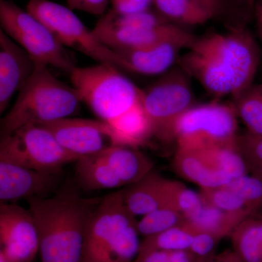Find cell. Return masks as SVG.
<instances>
[{
    "label": "cell",
    "mask_w": 262,
    "mask_h": 262,
    "mask_svg": "<svg viewBox=\"0 0 262 262\" xmlns=\"http://www.w3.org/2000/svg\"><path fill=\"white\" fill-rule=\"evenodd\" d=\"M258 27L260 29V34H261V40H262V16H257Z\"/></svg>",
    "instance_id": "f35d334b"
},
{
    "label": "cell",
    "mask_w": 262,
    "mask_h": 262,
    "mask_svg": "<svg viewBox=\"0 0 262 262\" xmlns=\"http://www.w3.org/2000/svg\"><path fill=\"white\" fill-rule=\"evenodd\" d=\"M189 77L180 67L171 69L143 91V106L152 125L154 136L160 141L174 140L177 120L193 106Z\"/></svg>",
    "instance_id": "9c48e42d"
},
{
    "label": "cell",
    "mask_w": 262,
    "mask_h": 262,
    "mask_svg": "<svg viewBox=\"0 0 262 262\" xmlns=\"http://www.w3.org/2000/svg\"><path fill=\"white\" fill-rule=\"evenodd\" d=\"M164 178L151 171L144 178L124 189V202L128 211L137 216L147 214L165 206Z\"/></svg>",
    "instance_id": "d6986e66"
},
{
    "label": "cell",
    "mask_w": 262,
    "mask_h": 262,
    "mask_svg": "<svg viewBox=\"0 0 262 262\" xmlns=\"http://www.w3.org/2000/svg\"><path fill=\"white\" fill-rule=\"evenodd\" d=\"M78 159L41 125H27L1 137L0 160L39 171L58 174L65 165Z\"/></svg>",
    "instance_id": "ba28073f"
},
{
    "label": "cell",
    "mask_w": 262,
    "mask_h": 262,
    "mask_svg": "<svg viewBox=\"0 0 262 262\" xmlns=\"http://www.w3.org/2000/svg\"><path fill=\"white\" fill-rule=\"evenodd\" d=\"M250 217L248 213L226 212L204 204L198 213L186 222L194 233L208 232L222 241L230 237L237 226Z\"/></svg>",
    "instance_id": "ffe728a7"
},
{
    "label": "cell",
    "mask_w": 262,
    "mask_h": 262,
    "mask_svg": "<svg viewBox=\"0 0 262 262\" xmlns=\"http://www.w3.org/2000/svg\"><path fill=\"white\" fill-rule=\"evenodd\" d=\"M163 198L165 206L180 212L187 220L192 218L204 205L201 194L178 181L164 179Z\"/></svg>",
    "instance_id": "484cf974"
},
{
    "label": "cell",
    "mask_w": 262,
    "mask_h": 262,
    "mask_svg": "<svg viewBox=\"0 0 262 262\" xmlns=\"http://www.w3.org/2000/svg\"><path fill=\"white\" fill-rule=\"evenodd\" d=\"M74 0H67V5H68V6H70L71 4H72V3H73Z\"/></svg>",
    "instance_id": "b9f144b4"
},
{
    "label": "cell",
    "mask_w": 262,
    "mask_h": 262,
    "mask_svg": "<svg viewBox=\"0 0 262 262\" xmlns=\"http://www.w3.org/2000/svg\"><path fill=\"white\" fill-rule=\"evenodd\" d=\"M0 23L2 30L23 48L34 61L56 67L70 75L77 67L48 27L13 1L0 0Z\"/></svg>",
    "instance_id": "5b68a950"
},
{
    "label": "cell",
    "mask_w": 262,
    "mask_h": 262,
    "mask_svg": "<svg viewBox=\"0 0 262 262\" xmlns=\"http://www.w3.org/2000/svg\"><path fill=\"white\" fill-rule=\"evenodd\" d=\"M173 164L174 170L180 177L201 188L222 187L232 180L215 165L203 149L177 147Z\"/></svg>",
    "instance_id": "2e32d148"
},
{
    "label": "cell",
    "mask_w": 262,
    "mask_h": 262,
    "mask_svg": "<svg viewBox=\"0 0 262 262\" xmlns=\"http://www.w3.org/2000/svg\"><path fill=\"white\" fill-rule=\"evenodd\" d=\"M254 217H258V218L262 219V211L261 212H260V213H258L257 215H255Z\"/></svg>",
    "instance_id": "7bdbcfd3"
},
{
    "label": "cell",
    "mask_w": 262,
    "mask_h": 262,
    "mask_svg": "<svg viewBox=\"0 0 262 262\" xmlns=\"http://www.w3.org/2000/svg\"><path fill=\"white\" fill-rule=\"evenodd\" d=\"M93 33L104 46L114 50L142 49L165 42H174L188 49L196 36L184 28L167 22L142 28H108L96 24Z\"/></svg>",
    "instance_id": "4fadbf2b"
},
{
    "label": "cell",
    "mask_w": 262,
    "mask_h": 262,
    "mask_svg": "<svg viewBox=\"0 0 262 262\" xmlns=\"http://www.w3.org/2000/svg\"><path fill=\"white\" fill-rule=\"evenodd\" d=\"M208 262H242L233 250H227L220 255H215Z\"/></svg>",
    "instance_id": "74e56055"
},
{
    "label": "cell",
    "mask_w": 262,
    "mask_h": 262,
    "mask_svg": "<svg viewBox=\"0 0 262 262\" xmlns=\"http://www.w3.org/2000/svg\"><path fill=\"white\" fill-rule=\"evenodd\" d=\"M110 63L76 67L70 74L82 102L103 122L112 125L142 105L143 91Z\"/></svg>",
    "instance_id": "277c9868"
},
{
    "label": "cell",
    "mask_w": 262,
    "mask_h": 262,
    "mask_svg": "<svg viewBox=\"0 0 262 262\" xmlns=\"http://www.w3.org/2000/svg\"><path fill=\"white\" fill-rule=\"evenodd\" d=\"M179 65L215 98H235L253 84L260 63L257 43L244 25L196 37Z\"/></svg>",
    "instance_id": "6da1fadb"
},
{
    "label": "cell",
    "mask_w": 262,
    "mask_h": 262,
    "mask_svg": "<svg viewBox=\"0 0 262 262\" xmlns=\"http://www.w3.org/2000/svg\"><path fill=\"white\" fill-rule=\"evenodd\" d=\"M194 234V231L185 221L184 223L160 233L144 237L139 251L155 250L170 252L188 250L192 244Z\"/></svg>",
    "instance_id": "4316f807"
},
{
    "label": "cell",
    "mask_w": 262,
    "mask_h": 262,
    "mask_svg": "<svg viewBox=\"0 0 262 262\" xmlns=\"http://www.w3.org/2000/svg\"><path fill=\"white\" fill-rule=\"evenodd\" d=\"M101 199L85 198L75 187L51 198L28 200L39 232L41 262L83 261L84 232Z\"/></svg>",
    "instance_id": "7a4b0ae2"
},
{
    "label": "cell",
    "mask_w": 262,
    "mask_h": 262,
    "mask_svg": "<svg viewBox=\"0 0 262 262\" xmlns=\"http://www.w3.org/2000/svg\"><path fill=\"white\" fill-rule=\"evenodd\" d=\"M137 222L125 206L124 189L105 196L86 225L82 262L91 261L108 243Z\"/></svg>",
    "instance_id": "8fae6325"
},
{
    "label": "cell",
    "mask_w": 262,
    "mask_h": 262,
    "mask_svg": "<svg viewBox=\"0 0 262 262\" xmlns=\"http://www.w3.org/2000/svg\"><path fill=\"white\" fill-rule=\"evenodd\" d=\"M200 194L204 204L231 213H246L253 216L244 200L227 186L201 188Z\"/></svg>",
    "instance_id": "f546056e"
},
{
    "label": "cell",
    "mask_w": 262,
    "mask_h": 262,
    "mask_svg": "<svg viewBox=\"0 0 262 262\" xmlns=\"http://www.w3.org/2000/svg\"><path fill=\"white\" fill-rule=\"evenodd\" d=\"M233 251L242 262H262V219L250 217L230 236Z\"/></svg>",
    "instance_id": "603a6c76"
},
{
    "label": "cell",
    "mask_w": 262,
    "mask_h": 262,
    "mask_svg": "<svg viewBox=\"0 0 262 262\" xmlns=\"http://www.w3.org/2000/svg\"><path fill=\"white\" fill-rule=\"evenodd\" d=\"M185 49L174 42H165L142 49L114 50L125 63V71L142 75H164L171 70L179 51Z\"/></svg>",
    "instance_id": "e0dca14e"
},
{
    "label": "cell",
    "mask_w": 262,
    "mask_h": 262,
    "mask_svg": "<svg viewBox=\"0 0 262 262\" xmlns=\"http://www.w3.org/2000/svg\"><path fill=\"white\" fill-rule=\"evenodd\" d=\"M217 167L232 179L247 175L246 162L239 152L236 141L230 144L204 148Z\"/></svg>",
    "instance_id": "83f0119b"
},
{
    "label": "cell",
    "mask_w": 262,
    "mask_h": 262,
    "mask_svg": "<svg viewBox=\"0 0 262 262\" xmlns=\"http://www.w3.org/2000/svg\"><path fill=\"white\" fill-rule=\"evenodd\" d=\"M57 175L0 160L1 204L21 199L46 198L56 187Z\"/></svg>",
    "instance_id": "5bb4252c"
},
{
    "label": "cell",
    "mask_w": 262,
    "mask_h": 262,
    "mask_svg": "<svg viewBox=\"0 0 262 262\" xmlns=\"http://www.w3.org/2000/svg\"><path fill=\"white\" fill-rule=\"evenodd\" d=\"M110 4L114 11L130 15L151 9L153 0H110Z\"/></svg>",
    "instance_id": "e575fe53"
},
{
    "label": "cell",
    "mask_w": 262,
    "mask_h": 262,
    "mask_svg": "<svg viewBox=\"0 0 262 262\" xmlns=\"http://www.w3.org/2000/svg\"><path fill=\"white\" fill-rule=\"evenodd\" d=\"M110 0H74L68 6L72 10H79L91 14L102 15L107 9Z\"/></svg>",
    "instance_id": "d590c367"
},
{
    "label": "cell",
    "mask_w": 262,
    "mask_h": 262,
    "mask_svg": "<svg viewBox=\"0 0 262 262\" xmlns=\"http://www.w3.org/2000/svg\"><path fill=\"white\" fill-rule=\"evenodd\" d=\"M38 125L49 130L67 151L79 158L123 145L113 127L101 120L67 117Z\"/></svg>",
    "instance_id": "30bf717a"
},
{
    "label": "cell",
    "mask_w": 262,
    "mask_h": 262,
    "mask_svg": "<svg viewBox=\"0 0 262 262\" xmlns=\"http://www.w3.org/2000/svg\"><path fill=\"white\" fill-rule=\"evenodd\" d=\"M152 8L170 23L184 28L215 19L199 0H153Z\"/></svg>",
    "instance_id": "44dd1931"
},
{
    "label": "cell",
    "mask_w": 262,
    "mask_h": 262,
    "mask_svg": "<svg viewBox=\"0 0 262 262\" xmlns=\"http://www.w3.org/2000/svg\"><path fill=\"white\" fill-rule=\"evenodd\" d=\"M239 152L246 162L248 173L262 179V137L249 133L237 136Z\"/></svg>",
    "instance_id": "1f68e13d"
},
{
    "label": "cell",
    "mask_w": 262,
    "mask_h": 262,
    "mask_svg": "<svg viewBox=\"0 0 262 262\" xmlns=\"http://www.w3.org/2000/svg\"><path fill=\"white\" fill-rule=\"evenodd\" d=\"M36 62L23 48L0 30V113L8 108L35 69Z\"/></svg>",
    "instance_id": "9a60e30c"
},
{
    "label": "cell",
    "mask_w": 262,
    "mask_h": 262,
    "mask_svg": "<svg viewBox=\"0 0 262 262\" xmlns=\"http://www.w3.org/2000/svg\"><path fill=\"white\" fill-rule=\"evenodd\" d=\"M0 244V253L8 261H34L39 252V237L29 210L18 205L1 204Z\"/></svg>",
    "instance_id": "7c38bea8"
},
{
    "label": "cell",
    "mask_w": 262,
    "mask_h": 262,
    "mask_svg": "<svg viewBox=\"0 0 262 262\" xmlns=\"http://www.w3.org/2000/svg\"><path fill=\"white\" fill-rule=\"evenodd\" d=\"M233 100L237 116L248 133L262 137V83L253 84Z\"/></svg>",
    "instance_id": "d4e9b609"
},
{
    "label": "cell",
    "mask_w": 262,
    "mask_h": 262,
    "mask_svg": "<svg viewBox=\"0 0 262 262\" xmlns=\"http://www.w3.org/2000/svg\"><path fill=\"white\" fill-rule=\"evenodd\" d=\"M225 186L244 200L253 216L262 211V179L248 173L232 179Z\"/></svg>",
    "instance_id": "4dcf8cb0"
},
{
    "label": "cell",
    "mask_w": 262,
    "mask_h": 262,
    "mask_svg": "<svg viewBox=\"0 0 262 262\" xmlns=\"http://www.w3.org/2000/svg\"><path fill=\"white\" fill-rule=\"evenodd\" d=\"M75 173L79 185L86 190L123 187L116 173L99 155L82 157L77 160Z\"/></svg>",
    "instance_id": "7402d4cb"
},
{
    "label": "cell",
    "mask_w": 262,
    "mask_h": 262,
    "mask_svg": "<svg viewBox=\"0 0 262 262\" xmlns=\"http://www.w3.org/2000/svg\"><path fill=\"white\" fill-rule=\"evenodd\" d=\"M187 219L171 207L163 206L142 216L137 222L139 234L144 237L155 235L184 223Z\"/></svg>",
    "instance_id": "f1b7e54d"
},
{
    "label": "cell",
    "mask_w": 262,
    "mask_h": 262,
    "mask_svg": "<svg viewBox=\"0 0 262 262\" xmlns=\"http://www.w3.org/2000/svg\"><path fill=\"white\" fill-rule=\"evenodd\" d=\"M74 86L56 78L48 66L36 62L29 80L18 91V97L1 120V137L10 135L27 125H40L75 115L82 103Z\"/></svg>",
    "instance_id": "3957f363"
},
{
    "label": "cell",
    "mask_w": 262,
    "mask_h": 262,
    "mask_svg": "<svg viewBox=\"0 0 262 262\" xmlns=\"http://www.w3.org/2000/svg\"><path fill=\"white\" fill-rule=\"evenodd\" d=\"M137 224L117 235L89 262H132L137 256L141 243Z\"/></svg>",
    "instance_id": "cb8c5ba5"
},
{
    "label": "cell",
    "mask_w": 262,
    "mask_h": 262,
    "mask_svg": "<svg viewBox=\"0 0 262 262\" xmlns=\"http://www.w3.org/2000/svg\"><path fill=\"white\" fill-rule=\"evenodd\" d=\"M0 262H9L8 261V260L6 259V258H5V256H3V254H1L0 253Z\"/></svg>",
    "instance_id": "60d3db41"
},
{
    "label": "cell",
    "mask_w": 262,
    "mask_h": 262,
    "mask_svg": "<svg viewBox=\"0 0 262 262\" xmlns=\"http://www.w3.org/2000/svg\"><path fill=\"white\" fill-rule=\"evenodd\" d=\"M237 114L233 103L193 105L174 127L177 147L204 149L237 140Z\"/></svg>",
    "instance_id": "52a82bcc"
},
{
    "label": "cell",
    "mask_w": 262,
    "mask_h": 262,
    "mask_svg": "<svg viewBox=\"0 0 262 262\" xmlns=\"http://www.w3.org/2000/svg\"><path fill=\"white\" fill-rule=\"evenodd\" d=\"M256 15L257 16H262V2L258 5L257 9H256Z\"/></svg>",
    "instance_id": "ab89813d"
},
{
    "label": "cell",
    "mask_w": 262,
    "mask_h": 262,
    "mask_svg": "<svg viewBox=\"0 0 262 262\" xmlns=\"http://www.w3.org/2000/svg\"><path fill=\"white\" fill-rule=\"evenodd\" d=\"M132 262H170L168 251L144 250L139 251Z\"/></svg>",
    "instance_id": "8d00e7d4"
},
{
    "label": "cell",
    "mask_w": 262,
    "mask_h": 262,
    "mask_svg": "<svg viewBox=\"0 0 262 262\" xmlns=\"http://www.w3.org/2000/svg\"><path fill=\"white\" fill-rule=\"evenodd\" d=\"M216 18H229L234 15L246 18L250 12L251 0H199Z\"/></svg>",
    "instance_id": "d6a6232c"
},
{
    "label": "cell",
    "mask_w": 262,
    "mask_h": 262,
    "mask_svg": "<svg viewBox=\"0 0 262 262\" xmlns=\"http://www.w3.org/2000/svg\"><path fill=\"white\" fill-rule=\"evenodd\" d=\"M98 155L111 167L123 186L139 182L154 167L146 155L133 146H114Z\"/></svg>",
    "instance_id": "ac0fdd59"
},
{
    "label": "cell",
    "mask_w": 262,
    "mask_h": 262,
    "mask_svg": "<svg viewBox=\"0 0 262 262\" xmlns=\"http://www.w3.org/2000/svg\"><path fill=\"white\" fill-rule=\"evenodd\" d=\"M220 241V238L208 232H196L188 250L198 257L209 260L215 256V248Z\"/></svg>",
    "instance_id": "836d02e7"
},
{
    "label": "cell",
    "mask_w": 262,
    "mask_h": 262,
    "mask_svg": "<svg viewBox=\"0 0 262 262\" xmlns=\"http://www.w3.org/2000/svg\"><path fill=\"white\" fill-rule=\"evenodd\" d=\"M27 10L46 25L63 47L73 48L99 63L125 70L121 57L100 42L68 6L51 0H29Z\"/></svg>",
    "instance_id": "8992f818"
}]
</instances>
